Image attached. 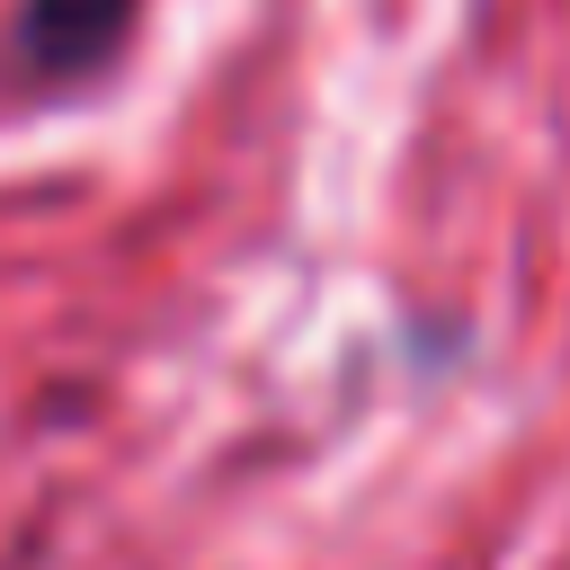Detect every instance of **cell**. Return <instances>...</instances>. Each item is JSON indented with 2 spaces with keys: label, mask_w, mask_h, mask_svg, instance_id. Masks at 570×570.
Here are the masks:
<instances>
[{
  "label": "cell",
  "mask_w": 570,
  "mask_h": 570,
  "mask_svg": "<svg viewBox=\"0 0 570 570\" xmlns=\"http://www.w3.org/2000/svg\"><path fill=\"white\" fill-rule=\"evenodd\" d=\"M142 0H18L9 9V53L36 80H89L125 53Z\"/></svg>",
  "instance_id": "obj_1"
}]
</instances>
